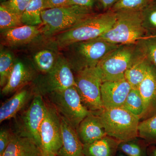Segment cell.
<instances>
[{
    "mask_svg": "<svg viewBox=\"0 0 156 156\" xmlns=\"http://www.w3.org/2000/svg\"><path fill=\"white\" fill-rule=\"evenodd\" d=\"M94 0H69V5L80 6L92 9Z\"/></svg>",
    "mask_w": 156,
    "mask_h": 156,
    "instance_id": "35",
    "label": "cell"
},
{
    "mask_svg": "<svg viewBox=\"0 0 156 156\" xmlns=\"http://www.w3.org/2000/svg\"><path fill=\"white\" fill-rule=\"evenodd\" d=\"M61 117L62 145L57 156H85L76 130Z\"/></svg>",
    "mask_w": 156,
    "mask_h": 156,
    "instance_id": "18",
    "label": "cell"
},
{
    "mask_svg": "<svg viewBox=\"0 0 156 156\" xmlns=\"http://www.w3.org/2000/svg\"><path fill=\"white\" fill-rule=\"evenodd\" d=\"M23 25L21 16L15 14L5 7L0 6V29L2 31Z\"/></svg>",
    "mask_w": 156,
    "mask_h": 156,
    "instance_id": "29",
    "label": "cell"
},
{
    "mask_svg": "<svg viewBox=\"0 0 156 156\" xmlns=\"http://www.w3.org/2000/svg\"><path fill=\"white\" fill-rule=\"evenodd\" d=\"M98 3L105 11L111 10L113 6L119 0H98Z\"/></svg>",
    "mask_w": 156,
    "mask_h": 156,
    "instance_id": "36",
    "label": "cell"
},
{
    "mask_svg": "<svg viewBox=\"0 0 156 156\" xmlns=\"http://www.w3.org/2000/svg\"><path fill=\"white\" fill-rule=\"evenodd\" d=\"M59 55L53 49L43 48L34 54V63L38 70L45 74L55 66Z\"/></svg>",
    "mask_w": 156,
    "mask_h": 156,
    "instance_id": "22",
    "label": "cell"
},
{
    "mask_svg": "<svg viewBox=\"0 0 156 156\" xmlns=\"http://www.w3.org/2000/svg\"><path fill=\"white\" fill-rule=\"evenodd\" d=\"M47 110L44 96L36 92L30 105L17 118L14 134L33 140L41 149L40 129Z\"/></svg>",
    "mask_w": 156,
    "mask_h": 156,
    "instance_id": "8",
    "label": "cell"
},
{
    "mask_svg": "<svg viewBox=\"0 0 156 156\" xmlns=\"http://www.w3.org/2000/svg\"><path fill=\"white\" fill-rule=\"evenodd\" d=\"M39 81L35 89L43 96L76 86L75 76L67 58L59 55L52 70Z\"/></svg>",
    "mask_w": 156,
    "mask_h": 156,
    "instance_id": "10",
    "label": "cell"
},
{
    "mask_svg": "<svg viewBox=\"0 0 156 156\" xmlns=\"http://www.w3.org/2000/svg\"><path fill=\"white\" fill-rule=\"evenodd\" d=\"M16 59L8 50H1L0 53V86L3 88L7 83L14 67Z\"/></svg>",
    "mask_w": 156,
    "mask_h": 156,
    "instance_id": "25",
    "label": "cell"
},
{
    "mask_svg": "<svg viewBox=\"0 0 156 156\" xmlns=\"http://www.w3.org/2000/svg\"><path fill=\"white\" fill-rule=\"evenodd\" d=\"M151 65L144 55L143 57L126 71L125 78L132 89H137L147 75Z\"/></svg>",
    "mask_w": 156,
    "mask_h": 156,
    "instance_id": "21",
    "label": "cell"
},
{
    "mask_svg": "<svg viewBox=\"0 0 156 156\" xmlns=\"http://www.w3.org/2000/svg\"><path fill=\"white\" fill-rule=\"evenodd\" d=\"M116 12L114 24L99 37L115 44H136L147 37L144 27L141 11H120Z\"/></svg>",
    "mask_w": 156,
    "mask_h": 156,
    "instance_id": "3",
    "label": "cell"
},
{
    "mask_svg": "<svg viewBox=\"0 0 156 156\" xmlns=\"http://www.w3.org/2000/svg\"><path fill=\"white\" fill-rule=\"evenodd\" d=\"M92 9L69 5L42 11L41 34L50 37L72 28L93 14Z\"/></svg>",
    "mask_w": 156,
    "mask_h": 156,
    "instance_id": "5",
    "label": "cell"
},
{
    "mask_svg": "<svg viewBox=\"0 0 156 156\" xmlns=\"http://www.w3.org/2000/svg\"><path fill=\"white\" fill-rule=\"evenodd\" d=\"M69 5V0H44V10Z\"/></svg>",
    "mask_w": 156,
    "mask_h": 156,
    "instance_id": "34",
    "label": "cell"
},
{
    "mask_svg": "<svg viewBox=\"0 0 156 156\" xmlns=\"http://www.w3.org/2000/svg\"><path fill=\"white\" fill-rule=\"evenodd\" d=\"M137 89L145 108L144 120L156 113V69L152 65Z\"/></svg>",
    "mask_w": 156,
    "mask_h": 156,
    "instance_id": "17",
    "label": "cell"
},
{
    "mask_svg": "<svg viewBox=\"0 0 156 156\" xmlns=\"http://www.w3.org/2000/svg\"><path fill=\"white\" fill-rule=\"evenodd\" d=\"M34 71L22 61L15 60L14 67L6 85L2 88V95H7L24 88L34 79Z\"/></svg>",
    "mask_w": 156,
    "mask_h": 156,
    "instance_id": "14",
    "label": "cell"
},
{
    "mask_svg": "<svg viewBox=\"0 0 156 156\" xmlns=\"http://www.w3.org/2000/svg\"><path fill=\"white\" fill-rule=\"evenodd\" d=\"M3 154L4 156H45L41 148L33 140L14 133Z\"/></svg>",
    "mask_w": 156,
    "mask_h": 156,
    "instance_id": "19",
    "label": "cell"
},
{
    "mask_svg": "<svg viewBox=\"0 0 156 156\" xmlns=\"http://www.w3.org/2000/svg\"><path fill=\"white\" fill-rule=\"evenodd\" d=\"M47 96L48 102L56 108L60 116L76 130L91 112L82 103L75 86L52 92Z\"/></svg>",
    "mask_w": 156,
    "mask_h": 156,
    "instance_id": "7",
    "label": "cell"
},
{
    "mask_svg": "<svg viewBox=\"0 0 156 156\" xmlns=\"http://www.w3.org/2000/svg\"><path fill=\"white\" fill-rule=\"evenodd\" d=\"M144 56L139 43L119 45L108 53L97 66L102 82L125 78L126 71Z\"/></svg>",
    "mask_w": 156,
    "mask_h": 156,
    "instance_id": "2",
    "label": "cell"
},
{
    "mask_svg": "<svg viewBox=\"0 0 156 156\" xmlns=\"http://www.w3.org/2000/svg\"><path fill=\"white\" fill-rule=\"evenodd\" d=\"M76 131L83 144L92 143L107 135L99 115L92 112L81 122Z\"/></svg>",
    "mask_w": 156,
    "mask_h": 156,
    "instance_id": "15",
    "label": "cell"
},
{
    "mask_svg": "<svg viewBox=\"0 0 156 156\" xmlns=\"http://www.w3.org/2000/svg\"><path fill=\"white\" fill-rule=\"evenodd\" d=\"M1 32L2 44L11 48L30 44L41 34V26H33L24 24Z\"/></svg>",
    "mask_w": 156,
    "mask_h": 156,
    "instance_id": "13",
    "label": "cell"
},
{
    "mask_svg": "<svg viewBox=\"0 0 156 156\" xmlns=\"http://www.w3.org/2000/svg\"><path fill=\"white\" fill-rule=\"evenodd\" d=\"M123 106L135 115L140 120L144 119L145 108L142 97L138 89H131Z\"/></svg>",
    "mask_w": 156,
    "mask_h": 156,
    "instance_id": "24",
    "label": "cell"
},
{
    "mask_svg": "<svg viewBox=\"0 0 156 156\" xmlns=\"http://www.w3.org/2000/svg\"><path fill=\"white\" fill-rule=\"evenodd\" d=\"M118 151L126 156H147L146 145L137 139V137L127 141H121Z\"/></svg>",
    "mask_w": 156,
    "mask_h": 156,
    "instance_id": "26",
    "label": "cell"
},
{
    "mask_svg": "<svg viewBox=\"0 0 156 156\" xmlns=\"http://www.w3.org/2000/svg\"><path fill=\"white\" fill-rule=\"evenodd\" d=\"M154 36V37H156V35H154V36Z\"/></svg>",
    "mask_w": 156,
    "mask_h": 156,
    "instance_id": "40",
    "label": "cell"
},
{
    "mask_svg": "<svg viewBox=\"0 0 156 156\" xmlns=\"http://www.w3.org/2000/svg\"><path fill=\"white\" fill-rule=\"evenodd\" d=\"M76 88L82 103L89 111L98 113L103 109L101 87L102 78L97 67L84 69L76 73Z\"/></svg>",
    "mask_w": 156,
    "mask_h": 156,
    "instance_id": "9",
    "label": "cell"
},
{
    "mask_svg": "<svg viewBox=\"0 0 156 156\" xmlns=\"http://www.w3.org/2000/svg\"><path fill=\"white\" fill-rule=\"evenodd\" d=\"M0 156H4L3 154H0Z\"/></svg>",
    "mask_w": 156,
    "mask_h": 156,
    "instance_id": "39",
    "label": "cell"
},
{
    "mask_svg": "<svg viewBox=\"0 0 156 156\" xmlns=\"http://www.w3.org/2000/svg\"><path fill=\"white\" fill-rule=\"evenodd\" d=\"M47 101V110L40 129L41 149L45 156H57L62 145L61 117Z\"/></svg>",
    "mask_w": 156,
    "mask_h": 156,
    "instance_id": "11",
    "label": "cell"
},
{
    "mask_svg": "<svg viewBox=\"0 0 156 156\" xmlns=\"http://www.w3.org/2000/svg\"><path fill=\"white\" fill-rule=\"evenodd\" d=\"M131 89L125 78L119 80L102 82L101 92L103 108H115L124 106Z\"/></svg>",
    "mask_w": 156,
    "mask_h": 156,
    "instance_id": "12",
    "label": "cell"
},
{
    "mask_svg": "<svg viewBox=\"0 0 156 156\" xmlns=\"http://www.w3.org/2000/svg\"><path fill=\"white\" fill-rule=\"evenodd\" d=\"M141 13L144 27L147 36L156 35V0H152Z\"/></svg>",
    "mask_w": 156,
    "mask_h": 156,
    "instance_id": "27",
    "label": "cell"
},
{
    "mask_svg": "<svg viewBox=\"0 0 156 156\" xmlns=\"http://www.w3.org/2000/svg\"><path fill=\"white\" fill-rule=\"evenodd\" d=\"M99 115L107 135L120 141L138 137L140 119L124 106L104 108Z\"/></svg>",
    "mask_w": 156,
    "mask_h": 156,
    "instance_id": "6",
    "label": "cell"
},
{
    "mask_svg": "<svg viewBox=\"0 0 156 156\" xmlns=\"http://www.w3.org/2000/svg\"><path fill=\"white\" fill-rule=\"evenodd\" d=\"M14 132L9 129L1 128L0 131V154H3L11 142Z\"/></svg>",
    "mask_w": 156,
    "mask_h": 156,
    "instance_id": "33",
    "label": "cell"
},
{
    "mask_svg": "<svg viewBox=\"0 0 156 156\" xmlns=\"http://www.w3.org/2000/svg\"><path fill=\"white\" fill-rule=\"evenodd\" d=\"M119 45L112 44L98 38L79 42L69 46L66 49L68 61L73 72L96 67L107 54Z\"/></svg>",
    "mask_w": 156,
    "mask_h": 156,
    "instance_id": "4",
    "label": "cell"
},
{
    "mask_svg": "<svg viewBox=\"0 0 156 156\" xmlns=\"http://www.w3.org/2000/svg\"><path fill=\"white\" fill-rule=\"evenodd\" d=\"M149 154L150 156H156V147L151 149Z\"/></svg>",
    "mask_w": 156,
    "mask_h": 156,
    "instance_id": "37",
    "label": "cell"
},
{
    "mask_svg": "<svg viewBox=\"0 0 156 156\" xmlns=\"http://www.w3.org/2000/svg\"><path fill=\"white\" fill-rule=\"evenodd\" d=\"M32 0H7L1 3L15 14L21 16Z\"/></svg>",
    "mask_w": 156,
    "mask_h": 156,
    "instance_id": "32",
    "label": "cell"
},
{
    "mask_svg": "<svg viewBox=\"0 0 156 156\" xmlns=\"http://www.w3.org/2000/svg\"><path fill=\"white\" fill-rule=\"evenodd\" d=\"M138 137L147 143H156V113L139 123Z\"/></svg>",
    "mask_w": 156,
    "mask_h": 156,
    "instance_id": "28",
    "label": "cell"
},
{
    "mask_svg": "<svg viewBox=\"0 0 156 156\" xmlns=\"http://www.w3.org/2000/svg\"><path fill=\"white\" fill-rule=\"evenodd\" d=\"M116 19V12L112 10L92 14L72 28L56 35L55 44L59 49H65L75 43L97 39L111 28Z\"/></svg>",
    "mask_w": 156,
    "mask_h": 156,
    "instance_id": "1",
    "label": "cell"
},
{
    "mask_svg": "<svg viewBox=\"0 0 156 156\" xmlns=\"http://www.w3.org/2000/svg\"><path fill=\"white\" fill-rule=\"evenodd\" d=\"M36 92L35 89L23 88L2 104L0 108V122L16 117L29 101L32 99Z\"/></svg>",
    "mask_w": 156,
    "mask_h": 156,
    "instance_id": "16",
    "label": "cell"
},
{
    "mask_svg": "<svg viewBox=\"0 0 156 156\" xmlns=\"http://www.w3.org/2000/svg\"><path fill=\"white\" fill-rule=\"evenodd\" d=\"M43 10L44 0H32L21 15L23 24L33 26L41 25V13Z\"/></svg>",
    "mask_w": 156,
    "mask_h": 156,
    "instance_id": "23",
    "label": "cell"
},
{
    "mask_svg": "<svg viewBox=\"0 0 156 156\" xmlns=\"http://www.w3.org/2000/svg\"><path fill=\"white\" fill-rule=\"evenodd\" d=\"M138 43L144 56L156 69V37H146Z\"/></svg>",
    "mask_w": 156,
    "mask_h": 156,
    "instance_id": "30",
    "label": "cell"
},
{
    "mask_svg": "<svg viewBox=\"0 0 156 156\" xmlns=\"http://www.w3.org/2000/svg\"><path fill=\"white\" fill-rule=\"evenodd\" d=\"M117 156H126V155L124 154H123L121 152L119 151V153L118 154V155H117Z\"/></svg>",
    "mask_w": 156,
    "mask_h": 156,
    "instance_id": "38",
    "label": "cell"
},
{
    "mask_svg": "<svg viewBox=\"0 0 156 156\" xmlns=\"http://www.w3.org/2000/svg\"><path fill=\"white\" fill-rule=\"evenodd\" d=\"M121 141L106 135L92 143L83 144L85 156H116Z\"/></svg>",
    "mask_w": 156,
    "mask_h": 156,
    "instance_id": "20",
    "label": "cell"
},
{
    "mask_svg": "<svg viewBox=\"0 0 156 156\" xmlns=\"http://www.w3.org/2000/svg\"><path fill=\"white\" fill-rule=\"evenodd\" d=\"M152 0H119L111 10L120 11H141Z\"/></svg>",
    "mask_w": 156,
    "mask_h": 156,
    "instance_id": "31",
    "label": "cell"
}]
</instances>
